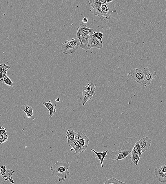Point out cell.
Segmentation results:
<instances>
[{
    "label": "cell",
    "instance_id": "cell-3",
    "mask_svg": "<svg viewBox=\"0 0 166 184\" xmlns=\"http://www.w3.org/2000/svg\"><path fill=\"white\" fill-rule=\"evenodd\" d=\"M81 43L77 38H72L68 40L63 43L62 45V52L64 55H70L74 53L78 49Z\"/></svg>",
    "mask_w": 166,
    "mask_h": 184
},
{
    "label": "cell",
    "instance_id": "cell-32",
    "mask_svg": "<svg viewBox=\"0 0 166 184\" xmlns=\"http://www.w3.org/2000/svg\"><path fill=\"white\" fill-rule=\"evenodd\" d=\"M6 142L5 140L3 135H0V145Z\"/></svg>",
    "mask_w": 166,
    "mask_h": 184
},
{
    "label": "cell",
    "instance_id": "cell-35",
    "mask_svg": "<svg viewBox=\"0 0 166 184\" xmlns=\"http://www.w3.org/2000/svg\"><path fill=\"white\" fill-rule=\"evenodd\" d=\"M99 1L101 5L103 4H108L106 2V0H99Z\"/></svg>",
    "mask_w": 166,
    "mask_h": 184
},
{
    "label": "cell",
    "instance_id": "cell-18",
    "mask_svg": "<svg viewBox=\"0 0 166 184\" xmlns=\"http://www.w3.org/2000/svg\"><path fill=\"white\" fill-rule=\"evenodd\" d=\"M93 96L87 91L83 90L82 92V104L83 106H84L88 101L91 100Z\"/></svg>",
    "mask_w": 166,
    "mask_h": 184
},
{
    "label": "cell",
    "instance_id": "cell-15",
    "mask_svg": "<svg viewBox=\"0 0 166 184\" xmlns=\"http://www.w3.org/2000/svg\"><path fill=\"white\" fill-rule=\"evenodd\" d=\"M87 86H83V90L87 91L93 96H94L96 95V92H95L96 88V84L94 83H91V84L87 83Z\"/></svg>",
    "mask_w": 166,
    "mask_h": 184
},
{
    "label": "cell",
    "instance_id": "cell-1",
    "mask_svg": "<svg viewBox=\"0 0 166 184\" xmlns=\"http://www.w3.org/2000/svg\"><path fill=\"white\" fill-rule=\"evenodd\" d=\"M138 141L136 137H127L122 140V147L120 150L113 151L108 150L106 159L119 161L126 159L133 150L135 143Z\"/></svg>",
    "mask_w": 166,
    "mask_h": 184
},
{
    "label": "cell",
    "instance_id": "cell-24",
    "mask_svg": "<svg viewBox=\"0 0 166 184\" xmlns=\"http://www.w3.org/2000/svg\"><path fill=\"white\" fill-rule=\"evenodd\" d=\"M21 110L25 112V113L29 112L33 113L34 109L30 105L25 104L21 107Z\"/></svg>",
    "mask_w": 166,
    "mask_h": 184
},
{
    "label": "cell",
    "instance_id": "cell-29",
    "mask_svg": "<svg viewBox=\"0 0 166 184\" xmlns=\"http://www.w3.org/2000/svg\"><path fill=\"white\" fill-rule=\"evenodd\" d=\"M8 70H6L2 73L0 72V81H2L4 79V77L6 75V73Z\"/></svg>",
    "mask_w": 166,
    "mask_h": 184
},
{
    "label": "cell",
    "instance_id": "cell-8",
    "mask_svg": "<svg viewBox=\"0 0 166 184\" xmlns=\"http://www.w3.org/2000/svg\"><path fill=\"white\" fill-rule=\"evenodd\" d=\"M74 141H78L82 146L87 147L89 144L90 139L85 133L79 132L76 135Z\"/></svg>",
    "mask_w": 166,
    "mask_h": 184
},
{
    "label": "cell",
    "instance_id": "cell-6",
    "mask_svg": "<svg viewBox=\"0 0 166 184\" xmlns=\"http://www.w3.org/2000/svg\"><path fill=\"white\" fill-rule=\"evenodd\" d=\"M80 48L85 50H88L92 48H96L98 49L103 48V44L101 43L97 38L93 37L86 44H81Z\"/></svg>",
    "mask_w": 166,
    "mask_h": 184
},
{
    "label": "cell",
    "instance_id": "cell-5",
    "mask_svg": "<svg viewBox=\"0 0 166 184\" xmlns=\"http://www.w3.org/2000/svg\"><path fill=\"white\" fill-rule=\"evenodd\" d=\"M90 12L94 15L99 17L101 21L106 23L107 20H109L111 18V12H105L103 11L101 5L98 6L96 9H93L92 8L90 9Z\"/></svg>",
    "mask_w": 166,
    "mask_h": 184
},
{
    "label": "cell",
    "instance_id": "cell-20",
    "mask_svg": "<svg viewBox=\"0 0 166 184\" xmlns=\"http://www.w3.org/2000/svg\"><path fill=\"white\" fill-rule=\"evenodd\" d=\"M70 146L75 151L74 156H78L82 152H83L85 150H87L86 147H77L76 145H74L72 143L70 145Z\"/></svg>",
    "mask_w": 166,
    "mask_h": 184
},
{
    "label": "cell",
    "instance_id": "cell-38",
    "mask_svg": "<svg viewBox=\"0 0 166 184\" xmlns=\"http://www.w3.org/2000/svg\"><path fill=\"white\" fill-rule=\"evenodd\" d=\"M59 101H60V99H59V98H58L56 100V101L57 102H59Z\"/></svg>",
    "mask_w": 166,
    "mask_h": 184
},
{
    "label": "cell",
    "instance_id": "cell-36",
    "mask_svg": "<svg viewBox=\"0 0 166 184\" xmlns=\"http://www.w3.org/2000/svg\"><path fill=\"white\" fill-rule=\"evenodd\" d=\"M88 22V19L86 18V17H84L83 19V21H82V22H83V23H87Z\"/></svg>",
    "mask_w": 166,
    "mask_h": 184
},
{
    "label": "cell",
    "instance_id": "cell-14",
    "mask_svg": "<svg viewBox=\"0 0 166 184\" xmlns=\"http://www.w3.org/2000/svg\"><path fill=\"white\" fill-rule=\"evenodd\" d=\"M91 151L94 153L96 155L98 159H99L100 162L101 167L102 168H104V165H103V161H104V160L105 159L106 156H107V150H106V151L103 152H97L96 151L93 149H91Z\"/></svg>",
    "mask_w": 166,
    "mask_h": 184
},
{
    "label": "cell",
    "instance_id": "cell-7",
    "mask_svg": "<svg viewBox=\"0 0 166 184\" xmlns=\"http://www.w3.org/2000/svg\"><path fill=\"white\" fill-rule=\"evenodd\" d=\"M143 75L145 76V81L146 86H149L151 84L153 79H156L157 76V74L155 71H149V68H145L143 69Z\"/></svg>",
    "mask_w": 166,
    "mask_h": 184
},
{
    "label": "cell",
    "instance_id": "cell-37",
    "mask_svg": "<svg viewBox=\"0 0 166 184\" xmlns=\"http://www.w3.org/2000/svg\"><path fill=\"white\" fill-rule=\"evenodd\" d=\"M114 0H106V2L107 3H110L111 2H112V1H113Z\"/></svg>",
    "mask_w": 166,
    "mask_h": 184
},
{
    "label": "cell",
    "instance_id": "cell-10",
    "mask_svg": "<svg viewBox=\"0 0 166 184\" xmlns=\"http://www.w3.org/2000/svg\"><path fill=\"white\" fill-rule=\"evenodd\" d=\"M141 148V154L144 153L149 148L152 143V140L149 137H143L138 141Z\"/></svg>",
    "mask_w": 166,
    "mask_h": 184
},
{
    "label": "cell",
    "instance_id": "cell-26",
    "mask_svg": "<svg viewBox=\"0 0 166 184\" xmlns=\"http://www.w3.org/2000/svg\"><path fill=\"white\" fill-rule=\"evenodd\" d=\"M10 67L5 64H0V72L2 73L5 70H9Z\"/></svg>",
    "mask_w": 166,
    "mask_h": 184
},
{
    "label": "cell",
    "instance_id": "cell-17",
    "mask_svg": "<svg viewBox=\"0 0 166 184\" xmlns=\"http://www.w3.org/2000/svg\"><path fill=\"white\" fill-rule=\"evenodd\" d=\"M15 171L12 170L11 169H6V172L4 175L3 176L2 178L3 179L6 178L5 179V181H7L9 180L10 182L12 184H14V181L12 179V178L11 176L13 175Z\"/></svg>",
    "mask_w": 166,
    "mask_h": 184
},
{
    "label": "cell",
    "instance_id": "cell-13",
    "mask_svg": "<svg viewBox=\"0 0 166 184\" xmlns=\"http://www.w3.org/2000/svg\"><path fill=\"white\" fill-rule=\"evenodd\" d=\"M43 104L49 110V116L50 117H52L56 113V110L55 108L57 106V105L56 104L52 103L51 101H49L48 102H43Z\"/></svg>",
    "mask_w": 166,
    "mask_h": 184
},
{
    "label": "cell",
    "instance_id": "cell-2",
    "mask_svg": "<svg viewBox=\"0 0 166 184\" xmlns=\"http://www.w3.org/2000/svg\"><path fill=\"white\" fill-rule=\"evenodd\" d=\"M70 166V163L68 162L56 161L51 167L52 175L59 177V182H65L67 178V175H70L68 169Z\"/></svg>",
    "mask_w": 166,
    "mask_h": 184
},
{
    "label": "cell",
    "instance_id": "cell-31",
    "mask_svg": "<svg viewBox=\"0 0 166 184\" xmlns=\"http://www.w3.org/2000/svg\"><path fill=\"white\" fill-rule=\"evenodd\" d=\"M161 171L165 173H166V164H162L159 166Z\"/></svg>",
    "mask_w": 166,
    "mask_h": 184
},
{
    "label": "cell",
    "instance_id": "cell-30",
    "mask_svg": "<svg viewBox=\"0 0 166 184\" xmlns=\"http://www.w3.org/2000/svg\"><path fill=\"white\" fill-rule=\"evenodd\" d=\"M6 129L5 128L1 126L0 127V135H3L6 134Z\"/></svg>",
    "mask_w": 166,
    "mask_h": 184
},
{
    "label": "cell",
    "instance_id": "cell-9",
    "mask_svg": "<svg viewBox=\"0 0 166 184\" xmlns=\"http://www.w3.org/2000/svg\"><path fill=\"white\" fill-rule=\"evenodd\" d=\"M94 31L92 29L90 28L84 32L80 37L79 41L81 44H86L89 42L90 40L93 37Z\"/></svg>",
    "mask_w": 166,
    "mask_h": 184
},
{
    "label": "cell",
    "instance_id": "cell-23",
    "mask_svg": "<svg viewBox=\"0 0 166 184\" xmlns=\"http://www.w3.org/2000/svg\"><path fill=\"white\" fill-rule=\"evenodd\" d=\"M1 82H2L4 84L8 86H11L12 87L13 86L14 84L12 80L10 79V78L8 76L6 75L4 77V79L1 81Z\"/></svg>",
    "mask_w": 166,
    "mask_h": 184
},
{
    "label": "cell",
    "instance_id": "cell-22",
    "mask_svg": "<svg viewBox=\"0 0 166 184\" xmlns=\"http://www.w3.org/2000/svg\"><path fill=\"white\" fill-rule=\"evenodd\" d=\"M88 3L93 9H96L98 6L101 5L99 0H88Z\"/></svg>",
    "mask_w": 166,
    "mask_h": 184
},
{
    "label": "cell",
    "instance_id": "cell-11",
    "mask_svg": "<svg viewBox=\"0 0 166 184\" xmlns=\"http://www.w3.org/2000/svg\"><path fill=\"white\" fill-rule=\"evenodd\" d=\"M154 173L156 179L158 181L162 183H166V173L161 171L159 166L155 169Z\"/></svg>",
    "mask_w": 166,
    "mask_h": 184
},
{
    "label": "cell",
    "instance_id": "cell-39",
    "mask_svg": "<svg viewBox=\"0 0 166 184\" xmlns=\"http://www.w3.org/2000/svg\"><path fill=\"white\" fill-rule=\"evenodd\" d=\"M1 113H0V118L1 117Z\"/></svg>",
    "mask_w": 166,
    "mask_h": 184
},
{
    "label": "cell",
    "instance_id": "cell-19",
    "mask_svg": "<svg viewBox=\"0 0 166 184\" xmlns=\"http://www.w3.org/2000/svg\"><path fill=\"white\" fill-rule=\"evenodd\" d=\"M90 28H88L86 25L83 24H80L77 28L76 37V38L79 40L80 39V37L86 30H89Z\"/></svg>",
    "mask_w": 166,
    "mask_h": 184
},
{
    "label": "cell",
    "instance_id": "cell-4",
    "mask_svg": "<svg viewBox=\"0 0 166 184\" xmlns=\"http://www.w3.org/2000/svg\"><path fill=\"white\" fill-rule=\"evenodd\" d=\"M127 76L128 77L134 80L141 85L146 87L145 80L143 78V70H138L135 68L130 70L129 73H128Z\"/></svg>",
    "mask_w": 166,
    "mask_h": 184
},
{
    "label": "cell",
    "instance_id": "cell-33",
    "mask_svg": "<svg viewBox=\"0 0 166 184\" xmlns=\"http://www.w3.org/2000/svg\"><path fill=\"white\" fill-rule=\"evenodd\" d=\"M26 113V116L27 117L30 118H32V117L33 116V113L30 112H29L25 113Z\"/></svg>",
    "mask_w": 166,
    "mask_h": 184
},
{
    "label": "cell",
    "instance_id": "cell-16",
    "mask_svg": "<svg viewBox=\"0 0 166 184\" xmlns=\"http://www.w3.org/2000/svg\"><path fill=\"white\" fill-rule=\"evenodd\" d=\"M141 155V153L137 152L134 150H132L131 153H130V158L132 162L135 165H138Z\"/></svg>",
    "mask_w": 166,
    "mask_h": 184
},
{
    "label": "cell",
    "instance_id": "cell-12",
    "mask_svg": "<svg viewBox=\"0 0 166 184\" xmlns=\"http://www.w3.org/2000/svg\"><path fill=\"white\" fill-rule=\"evenodd\" d=\"M76 134V132L74 130L73 128L71 126L69 127L66 135V138L67 140L68 145L70 146V145L74 142Z\"/></svg>",
    "mask_w": 166,
    "mask_h": 184
},
{
    "label": "cell",
    "instance_id": "cell-34",
    "mask_svg": "<svg viewBox=\"0 0 166 184\" xmlns=\"http://www.w3.org/2000/svg\"><path fill=\"white\" fill-rule=\"evenodd\" d=\"M3 135L4 137L5 140L6 142H7L8 140L9 135H8L6 134H4V135Z\"/></svg>",
    "mask_w": 166,
    "mask_h": 184
},
{
    "label": "cell",
    "instance_id": "cell-27",
    "mask_svg": "<svg viewBox=\"0 0 166 184\" xmlns=\"http://www.w3.org/2000/svg\"><path fill=\"white\" fill-rule=\"evenodd\" d=\"M133 150L137 152L141 153V146H140V144L138 143V141L135 143Z\"/></svg>",
    "mask_w": 166,
    "mask_h": 184
},
{
    "label": "cell",
    "instance_id": "cell-25",
    "mask_svg": "<svg viewBox=\"0 0 166 184\" xmlns=\"http://www.w3.org/2000/svg\"><path fill=\"white\" fill-rule=\"evenodd\" d=\"M104 35L101 32H96L94 31L93 33V36L94 37L97 38L101 43L103 44V38Z\"/></svg>",
    "mask_w": 166,
    "mask_h": 184
},
{
    "label": "cell",
    "instance_id": "cell-28",
    "mask_svg": "<svg viewBox=\"0 0 166 184\" xmlns=\"http://www.w3.org/2000/svg\"><path fill=\"white\" fill-rule=\"evenodd\" d=\"M101 8L103 11L105 12H110V9L109 8L108 5L103 4L101 5Z\"/></svg>",
    "mask_w": 166,
    "mask_h": 184
},
{
    "label": "cell",
    "instance_id": "cell-21",
    "mask_svg": "<svg viewBox=\"0 0 166 184\" xmlns=\"http://www.w3.org/2000/svg\"><path fill=\"white\" fill-rule=\"evenodd\" d=\"M125 183H126L121 181H120L117 180V179L114 178V177L109 179L108 180L105 182L104 183V184H120Z\"/></svg>",
    "mask_w": 166,
    "mask_h": 184
}]
</instances>
